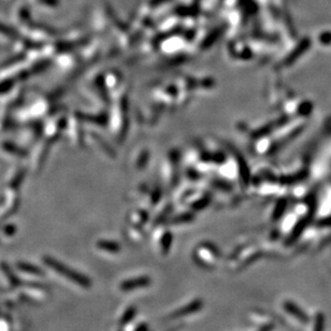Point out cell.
Segmentation results:
<instances>
[{
    "mask_svg": "<svg viewBox=\"0 0 331 331\" xmlns=\"http://www.w3.org/2000/svg\"><path fill=\"white\" fill-rule=\"evenodd\" d=\"M44 263L47 264L51 269L55 270L57 273H60L61 275L68 278V280L72 281L73 283L79 285V286L81 287L89 288L90 285H92V282H90V280L87 276H85L82 273H79V272L75 270L70 269L69 267H67L66 265L60 263L58 261H56V259L49 258V257L44 258Z\"/></svg>",
    "mask_w": 331,
    "mask_h": 331,
    "instance_id": "obj_1",
    "label": "cell"
},
{
    "mask_svg": "<svg viewBox=\"0 0 331 331\" xmlns=\"http://www.w3.org/2000/svg\"><path fill=\"white\" fill-rule=\"evenodd\" d=\"M151 284V278L147 276H140L135 278H129L124 282H122L120 285V288L123 291H131L138 288L147 287Z\"/></svg>",
    "mask_w": 331,
    "mask_h": 331,
    "instance_id": "obj_2",
    "label": "cell"
},
{
    "mask_svg": "<svg viewBox=\"0 0 331 331\" xmlns=\"http://www.w3.org/2000/svg\"><path fill=\"white\" fill-rule=\"evenodd\" d=\"M203 307V303L201 300H194L191 303L186 304L185 307L181 308L179 310L175 311V312L172 314V319H180V317H183V316H188L191 314L194 313H197L199 311L202 309Z\"/></svg>",
    "mask_w": 331,
    "mask_h": 331,
    "instance_id": "obj_3",
    "label": "cell"
},
{
    "mask_svg": "<svg viewBox=\"0 0 331 331\" xmlns=\"http://www.w3.org/2000/svg\"><path fill=\"white\" fill-rule=\"evenodd\" d=\"M135 313H137V310H135L134 307H129L120 319V324L123 325H127V324L131 323L135 316Z\"/></svg>",
    "mask_w": 331,
    "mask_h": 331,
    "instance_id": "obj_4",
    "label": "cell"
},
{
    "mask_svg": "<svg viewBox=\"0 0 331 331\" xmlns=\"http://www.w3.org/2000/svg\"><path fill=\"white\" fill-rule=\"evenodd\" d=\"M100 248L102 250H105L107 252H111V253H118L120 251V248L118 244L115 243H110V242H102L99 244Z\"/></svg>",
    "mask_w": 331,
    "mask_h": 331,
    "instance_id": "obj_5",
    "label": "cell"
},
{
    "mask_svg": "<svg viewBox=\"0 0 331 331\" xmlns=\"http://www.w3.org/2000/svg\"><path fill=\"white\" fill-rule=\"evenodd\" d=\"M134 331H150V330H148V327L145 324H140V325H138L137 328L134 329Z\"/></svg>",
    "mask_w": 331,
    "mask_h": 331,
    "instance_id": "obj_6",
    "label": "cell"
}]
</instances>
